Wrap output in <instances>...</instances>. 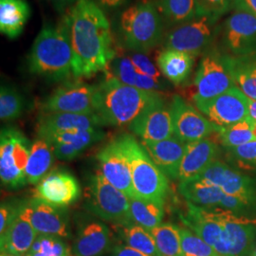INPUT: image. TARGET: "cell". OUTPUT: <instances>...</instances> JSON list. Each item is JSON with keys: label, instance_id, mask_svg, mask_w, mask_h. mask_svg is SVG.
<instances>
[{"label": "cell", "instance_id": "cell-1", "mask_svg": "<svg viewBox=\"0 0 256 256\" xmlns=\"http://www.w3.org/2000/svg\"><path fill=\"white\" fill-rule=\"evenodd\" d=\"M74 52V77L106 72L116 52L110 21L94 0H78L64 18Z\"/></svg>", "mask_w": 256, "mask_h": 256}, {"label": "cell", "instance_id": "cell-2", "mask_svg": "<svg viewBox=\"0 0 256 256\" xmlns=\"http://www.w3.org/2000/svg\"><path fill=\"white\" fill-rule=\"evenodd\" d=\"M187 228L221 256H250L256 240V220L239 216L220 208H203L188 202L182 216Z\"/></svg>", "mask_w": 256, "mask_h": 256}, {"label": "cell", "instance_id": "cell-3", "mask_svg": "<svg viewBox=\"0 0 256 256\" xmlns=\"http://www.w3.org/2000/svg\"><path fill=\"white\" fill-rule=\"evenodd\" d=\"M160 97V92L140 90L108 76L96 86L95 114L104 126H130Z\"/></svg>", "mask_w": 256, "mask_h": 256}, {"label": "cell", "instance_id": "cell-4", "mask_svg": "<svg viewBox=\"0 0 256 256\" xmlns=\"http://www.w3.org/2000/svg\"><path fill=\"white\" fill-rule=\"evenodd\" d=\"M74 52L64 20L59 25H45L38 34L30 54L28 68L32 74L54 81L74 76Z\"/></svg>", "mask_w": 256, "mask_h": 256}, {"label": "cell", "instance_id": "cell-5", "mask_svg": "<svg viewBox=\"0 0 256 256\" xmlns=\"http://www.w3.org/2000/svg\"><path fill=\"white\" fill-rule=\"evenodd\" d=\"M122 46L129 52L146 54L162 40L164 20L152 1H142L124 10L118 25Z\"/></svg>", "mask_w": 256, "mask_h": 256}, {"label": "cell", "instance_id": "cell-6", "mask_svg": "<svg viewBox=\"0 0 256 256\" xmlns=\"http://www.w3.org/2000/svg\"><path fill=\"white\" fill-rule=\"evenodd\" d=\"M118 138L128 158L135 198L164 205L169 192L167 176L135 138L124 134Z\"/></svg>", "mask_w": 256, "mask_h": 256}, {"label": "cell", "instance_id": "cell-7", "mask_svg": "<svg viewBox=\"0 0 256 256\" xmlns=\"http://www.w3.org/2000/svg\"><path fill=\"white\" fill-rule=\"evenodd\" d=\"M232 56L210 50L203 55L194 78V101L210 100L236 86Z\"/></svg>", "mask_w": 256, "mask_h": 256}, {"label": "cell", "instance_id": "cell-8", "mask_svg": "<svg viewBox=\"0 0 256 256\" xmlns=\"http://www.w3.org/2000/svg\"><path fill=\"white\" fill-rule=\"evenodd\" d=\"M86 191L88 209L96 216L117 225L133 222L129 198L108 182L100 170L90 178Z\"/></svg>", "mask_w": 256, "mask_h": 256}, {"label": "cell", "instance_id": "cell-9", "mask_svg": "<svg viewBox=\"0 0 256 256\" xmlns=\"http://www.w3.org/2000/svg\"><path fill=\"white\" fill-rule=\"evenodd\" d=\"M30 142L16 128H4L0 137V178L2 185L16 189L27 183L26 167Z\"/></svg>", "mask_w": 256, "mask_h": 256}, {"label": "cell", "instance_id": "cell-10", "mask_svg": "<svg viewBox=\"0 0 256 256\" xmlns=\"http://www.w3.org/2000/svg\"><path fill=\"white\" fill-rule=\"evenodd\" d=\"M220 18L196 16L169 32L165 39V48L186 52L196 57L205 54L220 32Z\"/></svg>", "mask_w": 256, "mask_h": 256}, {"label": "cell", "instance_id": "cell-11", "mask_svg": "<svg viewBox=\"0 0 256 256\" xmlns=\"http://www.w3.org/2000/svg\"><path fill=\"white\" fill-rule=\"evenodd\" d=\"M194 104L198 110L218 128V132L250 116V99L236 86L210 100L196 101Z\"/></svg>", "mask_w": 256, "mask_h": 256}, {"label": "cell", "instance_id": "cell-12", "mask_svg": "<svg viewBox=\"0 0 256 256\" xmlns=\"http://www.w3.org/2000/svg\"><path fill=\"white\" fill-rule=\"evenodd\" d=\"M96 86L86 82H66L57 88L41 104L43 113L95 114Z\"/></svg>", "mask_w": 256, "mask_h": 256}, {"label": "cell", "instance_id": "cell-13", "mask_svg": "<svg viewBox=\"0 0 256 256\" xmlns=\"http://www.w3.org/2000/svg\"><path fill=\"white\" fill-rule=\"evenodd\" d=\"M174 136L184 142H191L207 138L216 128L200 110H196L178 95H174L170 104Z\"/></svg>", "mask_w": 256, "mask_h": 256}, {"label": "cell", "instance_id": "cell-14", "mask_svg": "<svg viewBox=\"0 0 256 256\" xmlns=\"http://www.w3.org/2000/svg\"><path fill=\"white\" fill-rule=\"evenodd\" d=\"M222 32V42L229 54L236 57L256 54V16L236 10L226 19Z\"/></svg>", "mask_w": 256, "mask_h": 256}, {"label": "cell", "instance_id": "cell-15", "mask_svg": "<svg viewBox=\"0 0 256 256\" xmlns=\"http://www.w3.org/2000/svg\"><path fill=\"white\" fill-rule=\"evenodd\" d=\"M60 208L37 198L20 203L21 214L38 234L70 238L68 221Z\"/></svg>", "mask_w": 256, "mask_h": 256}, {"label": "cell", "instance_id": "cell-16", "mask_svg": "<svg viewBox=\"0 0 256 256\" xmlns=\"http://www.w3.org/2000/svg\"><path fill=\"white\" fill-rule=\"evenodd\" d=\"M198 176L218 186L226 194L256 205V178L242 174L220 160H214Z\"/></svg>", "mask_w": 256, "mask_h": 256}, {"label": "cell", "instance_id": "cell-17", "mask_svg": "<svg viewBox=\"0 0 256 256\" xmlns=\"http://www.w3.org/2000/svg\"><path fill=\"white\" fill-rule=\"evenodd\" d=\"M97 160L106 180L128 198H135L128 158L118 138L102 148Z\"/></svg>", "mask_w": 256, "mask_h": 256}, {"label": "cell", "instance_id": "cell-18", "mask_svg": "<svg viewBox=\"0 0 256 256\" xmlns=\"http://www.w3.org/2000/svg\"><path fill=\"white\" fill-rule=\"evenodd\" d=\"M129 128L142 140L158 142L174 136L170 106L167 108L160 97L144 110Z\"/></svg>", "mask_w": 256, "mask_h": 256}, {"label": "cell", "instance_id": "cell-19", "mask_svg": "<svg viewBox=\"0 0 256 256\" xmlns=\"http://www.w3.org/2000/svg\"><path fill=\"white\" fill-rule=\"evenodd\" d=\"M80 185L74 176L66 171H54L38 183L36 198L56 207H64L78 200Z\"/></svg>", "mask_w": 256, "mask_h": 256}, {"label": "cell", "instance_id": "cell-20", "mask_svg": "<svg viewBox=\"0 0 256 256\" xmlns=\"http://www.w3.org/2000/svg\"><path fill=\"white\" fill-rule=\"evenodd\" d=\"M104 137V133L102 130L94 129L52 133L39 138L46 140L52 146L57 158L61 160H72Z\"/></svg>", "mask_w": 256, "mask_h": 256}, {"label": "cell", "instance_id": "cell-21", "mask_svg": "<svg viewBox=\"0 0 256 256\" xmlns=\"http://www.w3.org/2000/svg\"><path fill=\"white\" fill-rule=\"evenodd\" d=\"M142 146L166 176L172 180H178L180 166L186 151L187 142H184L176 136H172L158 142L142 140Z\"/></svg>", "mask_w": 256, "mask_h": 256}, {"label": "cell", "instance_id": "cell-22", "mask_svg": "<svg viewBox=\"0 0 256 256\" xmlns=\"http://www.w3.org/2000/svg\"><path fill=\"white\" fill-rule=\"evenodd\" d=\"M104 126L96 114L42 113L37 122L39 137L46 134L99 129Z\"/></svg>", "mask_w": 256, "mask_h": 256}, {"label": "cell", "instance_id": "cell-23", "mask_svg": "<svg viewBox=\"0 0 256 256\" xmlns=\"http://www.w3.org/2000/svg\"><path fill=\"white\" fill-rule=\"evenodd\" d=\"M38 236L32 224L21 214L19 205L18 214L12 220L6 230L0 234L1 252L26 256Z\"/></svg>", "mask_w": 256, "mask_h": 256}, {"label": "cell", "instance_id": "cell-24", "mask_svg": "<svg viewBox=\"0 0 256 256\" xmlns=\"http://www.w3.org/2000/svg\"><path fill=\"white\" fill-rule=\"evenodd\" d=\"M110 229L104 223L95 220L84 222L74 240V256H102L110 248Z\"/></svg>", "mask_w": 256, "mask_h": 256}, {"label": "cell", "instance_id": "cell-25", "mask_svg": "<svg viewBox=\"0 0 256 256\" xmlns=\"http://www.w3.org/2000/svg\"><path fill=\"white\" fill-rule=\"evenodd\" d=\"M216 152L218 146L210 138L187 142L178 180L184 182L200 176L214 160Z\"/></svg>", "mask_w": 256, "mask_h": 256}, {"label": "cell", "instance_id": "cell-26", "mask_svg": "<svg viewBox=\"0 0 256 256\" xmlns=\"http://www.w3.org/2000/svg\"><path fill=\"white\" fill-rule=\"evenodd\" d=\"M110 76L122 82L147 92H158L164 88L162 80L140 74L132 63L128 54L116 55L110 64Z\"/></svg>", "mask_w": 256, "mask_h": 256}, {"label": "cell", "instance_id": "cell-27", "mask_svg": "<svg viewBox=\"0 0 256 256\" xmlns=\"http://www.w3.org/2000/svg\"><path fill=\"white\" fill-rule=\"evenodd\" d=\"M178 190L189 203L203 208H218L225 194L218 186L202 176L180 182Z\"/></svg>", "mask_w": 256, "mask_h": 256}, {"label": "cell", "instance_id": "cell-28", "mask_svg": "<svg viewBox=\"0 0 256 256\" xmlns=\"http://www.w3.org/2000/svg\"><path fill=\"white\" fill-rule=\"evenodd\" d=\"M194 57L180 50L164 48L156 57L160 74L176 86L185 82L192 72Z\"/></svg>", "mask_w": 256, "mask_h": 256}, {"label": "cell", "instance_id": "cell-29", "mask_svg": "<svg viewBox=\"0 0 256 256\" xmlns=\"http://www.w3.org/2000/svg\"><path fill=\"white\" fill-rule=\"evenodd\" d=\"M30 16L27 0H0V32L10 39L22 34Z\"/></svg>", "mask_w": 256, "mask_h": 256}, {"label": "cell", "instance_id": "cell-30", "mask_svg": "<svg viewBox=\"0 0 256 256\" xmlns=\"http://www.w3.org/2000/svg\"><path fill=\"white\" fill-rule=\"evenodd\" d=\"M54 149L46 140L39 138L30 146L26 167L27 183L36 185L46 174L54 162Z\"/></svg>", "mask_w": 256, "mask_h": 256}, {"label": "cell", "instance_id": "cell-31", "mask_svg": "<svg viewBox=\"0 0 256 256\" xmlns=\"http://www.w3.org/2000/svg\"><path fill=\"white\" fill-rule=\"evenodd\" d=\"M131 216L134 223L151 230L162 223L164 204L138 198H129Z\"/></svg>", "mask_w": 256, "mask_h": 256}, {"label": "cell", "instance_id": "cell-32", "mask_svg": "<svg viewBox=\"0 0 256 256\" xmlns=\"http://www.w3.org/2000/svg\"><path fill=\"white\" fill-rule=\"evenodd\" d=\"M232 70L236 86L250 100H256V54L232 56Z\"/></svg>", "mask_w": 256, "mask_h": 256}, {"label": "cell", "instance_id": "cell-33", "mask_svg": "<svg viewBox=\"0 0 256 256\" xmlns=\"http://www.w3.org/2000/svg\"><path fill=\"white\" fill-rule=\"evenodd\" d=\"M118 228L126 245L148 256H160L149 230L134 222L118 225Z\"/></svg>", "mask_w": 256, "mask_h": 256}, {"label": "cell", "instance_id": "cell-34", "mask_svg": "<svg viewBox=\"0 0 256 256\" xmlns=\"http://www.w3.org/2000/svg\"><path fill=\"white\" fill-rule=\"evenodd\" d=\"M156 7L162 18L173 26L186 23L196 16V0H158Z\"/></svg>", "mask_w": 256, "mask_h": 256}, {"label": "cell", "instance_id": "cell-35", "mask_svg": "<svg viewBox=\"0 0 256 256\" xmlns=\"http://www.w3.org/2000/svg\"><path fill=\"white\" fill-rule=\"evenodd\" d=\"M160 256H183L178 226L162 223L150 230Z\"/></svg>", "mask_w": 256, "mask_h": 256}, {"label": "cell", "instance_id": "cell-36", "mask_svg": "<svg viewBox=\"0 0 256 256\" xmlns=\"http://www.w3.org/2000/svg\"><path fill=\"white\" fill-rule=\"evenodd\" d=\"M256 124V120L248 116L232 126L220 129L218 133L222 146L230 149L256 140L254 133Z\"/></svg>", "mask_w": 256, "mask_h": 256}, {"label": "cell", "instance_id": "cell-37", "mask_svg": "<svg viewBox=\"0 0 256 256\" xmlns=\"http://www.w3.org/2000/svg\"><path fill=\"white\" fill-rule=\"evenodd\" d=\"M63 239L54 236L39 234L26 256H74L72 250Z\"/></svg>", "mask_w": 256, "mask_h": 256}, {"label": "cell", "instance_id": "cell-38", "mask_svg": "<svg viewBox=\"0 0 256 256\" xmlns=\"http://www.w3.org/2000/svg\"><path fill=\"white\" fill-rule=\"evenodd\" d=\"M25 108L23 96L14 88L2 84L0 90V118L12 120L21 116Z\"/></svg>", "mask_w": 256, "mask_h": 256}, {"label": "cell", "instance_id": "cell-39", "mask_svg": "<svg viewBox=\"0 0 256 256\" xmlns=\"http://www.w3.org/2000/svg\"><path fill=\"white\" fill-rule=\"evenodd\" d=\"M183 256H221L187 227H178Z\"/></svg>", "mask_w": 256, "mask_h": 256}, {"label": "cell", "instance_id": "cell-40", "mask_svg": "<svg viewBox=\"0 0 256 256\" xmlns=\"http://www.w3.org/2000/svg\"><path fill=\"white\" fill-rule=\"evenodd\" d=\"M196 16H210L221 18L230 8L234 0H196Z\"/></svg>", "mask_w": 256, "mask_h": 256}, {"label": "cell", "instance_id": "cell-41", "mask_svg": "<svg viewBox=\"0 0 256 256\" xmlns=\"http://www.w3.org/2000/svg\"><path fill=\"white\" fill-rule=\"evenodd\" d=\"M228 151L240 164L256 169V140L240 146L230 148Z\"/></svg>", "mask_w": 256, "mask_h": 256}, {"label": "cell", "instance_id": "cell-42", "mask_svg": "<svg viewBox=\"0 0 256 256\" xmlns=\"http://www.w3.org/2000/svg\"><path fill=\"white\" fill-rule=\"evenodd\" d=\"M128 56L132 63L137 68L138 70L144 75L162 80L160 79V72L156 66V64L152 62V60L147 56L146 54L144 52H128Z\"/></svg>", "mask_w": 256, "mask_h": 256}, {"label": "cell", "instance_id": "cell-43", "mask_svg": "<svg viewBox=\"0 0 256 256\" xmlns=\"http://www.w3.org/2000/svg\"><path fill=\"white\" fill-rule=\"evenodd\" d=\"M19 205L14 206L12 203H2L0 208V234H2L7 227L9 226L12 220L18 214Z\"/></svg>", "mask_w": 256, "mask_h": 256}, {"label": "cell", "instance_id": "cell-44", "mask_svg": "<svg viewBox=\"0 0 256 256\" xmlns=\"http://www.w3.org/2000/svg\"><path fill=\"white\" fill-rule=\"evenodd\" d=\"M232 8L250 14L256 18V0H234Z\"/></svg>", "mask_w": 256, "mask_h": 256}, {"label": "cell", "instance_id": "cell-45", "mask_svg": "<svg viewBox=\"0 0 256 256\" xmlns=\"http://www.w3.org/2000/svg\"><path fill=\"white\" fill-rule=\"evenodd\" d=\"M129 0H95L102 10H114L128 3Z\"/></svg>", "mask_w": 256, "mask_h": 256}, {"label": "cell", "instance_id": "cell-46", "mask_svg": "<svg viewBox=\"0 0 256 256\" xmlns=\"http://www.w3.org/2000/svg\"><path fill=\"white\" fill-rule=\"evenodd\" d=\"M112 256H148L128 245H119L113 250Z\"/></svg>", "mask_w": 256, "mask_h": 256}, {"label": "cell", "instance_id": "cell-47", "mask_svg": "<svg viewBox=\"0 0 256 256\" xmlns=\"http://www.w3.org/2000/svg\"><path fill=\"white\" fill-rule=\"evenodd\" d=\"M58 9H62L68 5H74L78 0H50Z\"/></svg>", "mask_w": 256, "mask_h": 256}, {"label": "cell", "instance_id": "cell-48", "mask_svg": "<svg viewBox=\"0 0 256 256\" xmlns=\"http://www.w3.org/2000/svg\"><path fill=\"white\" fill-rule=\"evenodd\" d=\"M248 113H250V117L256 122V100H250Z\"/></svg>", "mask_w": 256, "mask_h": 256}, {"label": "cell", "instance_id": "cell-49", "mask_svg": "<svg viewBox=\"0 0 256 256\" xmlns=\"http://www.w3.org/2000/svg\"><path fill=\"white\" fill-rule=\"evenodd\" d=\"M250 256H256V240L254 244V247H252V252H250Z\"/></svg>", "mask_w": 256, "mask_h": 256}, {"label": "cell", "instance_id": "cell-50", "mask_svg": "<svg viewBox=\"0 0 256 256\" xmlns=\"http://www.w3.org/2000/svg\"><path fill=\"white\" fill-rule=\"evenodd\" d=\"M12 256V254H4V252H1V256Z\"/></svg>", "mask_w": 256, "mask_h": 256}, {"label": "cell", "instance_id": "cell-51", "mask_svg": "<svg viewBox=\"0 0 256 256\" xmlns=\"http://www.w3.org/2000/svg\"><path fill=\"white\" fill-rule=\"evenodd\" d=\"M254 135H256V128H254Z\"/></svg>", "mask_w": 256, "mask_h": 256}]
</instances>
